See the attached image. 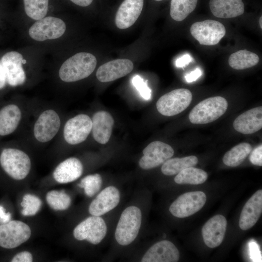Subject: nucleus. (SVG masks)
Returning a JSON list of instances; mask_svg holds the SVG:
<instances>
[{
	"label": "nucleus",
	"mask_w": 262,
	"mask_h": 262,
	"mask_svg": "<svg viewBox=\"0 0 262 262\" xmlns=\"http://www.w3.org/2000/svg\"><path fill=\"white\" fill-rule=\"evenodd\" d=\"M207 178L208 174L205 171L192 166L186 168L177 174L174 181L179 184L197 185L204 183Z\"/></svg>",
	"instance_id": "29"
},
{
	"label": "nucleus",
	"mask_w": 262,
	"mask_h": 262,
	"mask_svg": "<svg viewBox=\"0 0 262 262\" xmlns=\"http://www.w3.org/2000/svg\"><path fill=\"white\" fill-rule=\"evenodd\" d=\"M107 226L99 216H90L78 225L73 230V235L78 240H85L93 245H97L105 237Z\"/></svg>",
	"instance_id": "11"
},
{
	"label": "nucleus",
	"mask_w": 262,
	"mask_h": 262,
	"mask_svg": "<svg viewBox=\"0 0 262 262\" xmlns=\"http://www.w3.org/2000/svg\"><path fill=\"white\" fill-rule=\"evenodd\" d=\"M83 170L82 162L77 158H68L60 163L53 173L54 180L60 183H67L79 178Z\"/></svg>",
	"instance_id": "23"
},
{
	"label": "nucleus",
	"mask_w": 262,
	"mask_h": 262,
	"mask_svg": "<svg viewBox=\"0 0 262 262\" xmlns=\"http://www.w3.org/2000/svg\"><path fill=\"white\" fill-rule=\"evenodd\" d=\"M97 59L88 52H79L65 61L60 68V79L66 82H72L85 79L94 71Z\"/></svg>",
	"instance_id": "1"
},
{
	"label": "nucleus",
	"mask_w": 262,
	"mask_h": 262,
	"mask_svg": "<svg viewBox=\"0 0 262 262\" xmlns=\"http://www.w3.org/2000/svg\"><path fill=\"white\" fill-rule=\"evenodd\" d=\"M133 68V64L130 60H114L100 66L97 71L96 77L100 82H110L127 75Z\"/></svg>",
	"instance_id": "15"
},
{
	"label": "nucleus",
	"mask_w": 262,
	"mask_h": 262,
	"mask_svg": "<svg viewBox=\"0 0 262 262\" xmlns=\"http://www.w3.org/2000/svg\"><path fill=\"white\" fill-rule=\"evenodd\" d=\"M61 124V118L55 110L52 109L44 110L39 114L34 123L33 136L38 142H49L57 135Z\"/></svg>",
	"instance_id": "6"
},
{
	"label": "nucleus",
	"mask_w": 262,
	"mask_h": 262,
	"mask_svg": "<svg viewBox=\"0 0 262 262\" xmlns=\"http://www.w3.org/2000/svg\"><path fill=\"white\" fill-rule=\"evenodd\" d=\"M91 119L94 139L99 144H106L111 137L114 124L113 116L106 111H100L95 113Z\"/></svg>",
	"instance_id": "22"
},
{
	"label": "nucleus",
	"mask_w": 262,
	"mask_h": 262,
	"mask_svg": "<svg viewBox=\"0 0 262 262\" xmlns=\"http://www.w3.org/2000/svg\"><path fill=\"white\" fill-rule=\"evenodd\" d=\"M180 258L178 248L170 241L163 240L150 247L141 259L142 262H177Z\"/></svg>",
	"instance_id": "18"
},
{
	"label": "nucleus",
	"mask_w": 262,
	"mask_h": 262,
	"mask_svg": "<svg viewBox=\"0 0 262 262\" xmlns=\"http://www.w3.org/2000/svg\"><path fill=\"white\" fill-rule=\"evenodd\" d=\"M21 213L24 216H33L40 210L42 206L41 199L35 195L26 194L22 198Z\"/></svg>",
	"instance_id": "34"
},
{
	"label": "nucleus",
	"mask_w": 262,
	"mask_h": 262,
	"mask_svg": "<svg viewBox=\"0 0 262 262\" xmlns=\"http://www.w3.org/2000/svg\"><path fill=\"white\" fill-rule=\"evenodd\" d=\"M33 256L28 251H22L16 254L12 259V262H32Z\"/></svg>",
	"instance_id": "37"
},
{
	"label": "nucleus",
	"mask_w": 262,
	"mask_h": 262,
	"mask_svg": "<svg viewBox=\"0 0 262 262\" xmlns=\"http://www.w3.org/2000/svg\"><path fill=\"white\" fill-rule=\"evenodd\" d=\"M190 33L200 45L213 46L218 44L226 34V29L220 22L205 20L193 23Z\"/></svg>",
	"instance_id": "8"
},
{
	"label": "nucleus",
	"mask_w": 262,
	"mask_h": 262,
	"mask_svg": "<svg viewBox=\"0 0 262 262\" xmlns=\"http://www.w3.org/2000/svg\"><path fill=\"white\" fill-rule=\"evenodd\" d=\"M46 197L48 204L54 210H66L71 204L70 196L64 190L50 191L47 194Z\"/></svg>",
	"instance_id": "32"
},
{
	"label": "nucleus",
	"mask_w": 262,
	"mask_h": 262,
	"mask_svg": "<svg viewBox=\"0 0 262 262\" xmlns=\"http://www.w3.org/2000/svg\"><path fill=\"white\" fill-rule=\"evenodd\" d=\"M259 61V57L255 53L246 50H240L230 55L229 64L233 69L243 70L256 66Z\"/></svg>",
	"instance_id": "27"
},
{
	"label": "nucleus",
	"mask_w": 262,
	"mask_h": 262,
	"mask_svg": "<svg viewBox=\"0 0 262 262\" xmlns=\"http://www.w3.org/2000/svg\"><path fill=\"white\" fill-rule=\"evenodd\" d=\"M6 84L7 80L5 73L0 62V90L4 88Z\"/></svg>",
	"instance_id": "41"
},
{
	"label": "nucleus",
	"mask_w": 262,
	"mask_h": 262,
	"mask_svg": "<svg viewBox=\"0 0 262 262\" xmlns=\"http://www.w3.org/2000/svg\"><path fill=\"white\" fill-rule=\"evenodd\" d=\"M22 111L14 103H10L0 109V136L11 134L18 127L22 119Z\"/></svg>",
	"instance_id": "24"
},
{
	"label": "nucleus",
	"mask_w": 262,
	"mask_h": 262,
	"mask_svg": "<svg viewBox=\"0 0 262 262\" xmlns=\"http://www.w3.org/2000/svg\"><path fill=\"white\" fill-rule=\"evenodd\" d=\"M192 99L191 91L185 88L172 90L161 97L156 103V108L161 115L171 116L185 110Z\"/></svg>",
	"instance_id": "5"
},
{
	"label": "nucleus",
	"mask_w": 262,
	"mask_h": 262,
	"mask_svg": "<svg viewBox=\"0 0 262 262\" xmlns=\"http://www.w3.org/2000/svg\"><path fill=\"white\" fill-rule=\"evenodd\" d=\"M23 2L26 14L33 19L39 20L48 13L49 0H23Z\"/></svg>",
	"instance_id": "31"
},
{
	"label": "nucleus",
	"mask_w": 262,
	"mask_h": 262,
	"mask_svg": "<svg viewBox=\"0 0 262 262\" xmlns=\"http://www.w3.org/2000/svg\"><path fill=\"white\" fill-rule=\"evenodd\" d=\"M262 16H261L260 18V20H259V24H260V28L262 29Z\"/></svg>",
	"instance_id": "43"
},
{
	"label": "nucleus",
	"mask_w": 262,
	"mask_h": 262,
	"mask_svg": "<svg viewBox=\"0 0 262 262\" xmlns=\"http://www.w3.org/2000/svg\"><path fill=\"white\" fill-rule=\"evenodd\" d=\"M119 190L113 186L106 187L102 190L90 203L88 211L95 216H101L111 211L118 204L120 201Z\"/></svg>",
	"instance_id": "16"
},
{
	"label": "nucleus",
	"mask_w": 262,
	"mask_h": 262,
	"mask_svg": "<svg viewBox=\"0 0 262 262\" xmlns=\"http://www.w3.org/2000/svg\"><path fill=\"white\" fill-rule=\"evenodd\" d=\"M144 4V0H124L120 5L115 17V23L120 29L132 26L139 17Z\"/></svg>",
	"instance_id": "19"
},
{
	"label": "nucleus",
	"mask_w": 262,
	"mask_h": 262,
	"mask_svg": "<svg viewBox=\"0 0 262 262\" xmlns=\"http://www.w3.org/2000/svg\"><path fill=\"white\" fill-rule=\"evenodd\" d=\"M252 150V147L249 143H240L225 153L223 162L229 166H237L244 162Z\"/></svg>",
	"instance_id": "28"
},
{
	"label": "nucleus",
	"mask_w": 262,
	"mask_h": 262,
	"mask_svg": "<svg viewBox=\"0 0 262 262\" xmlns=\"http://www.w3.org/2000/svg\"><path fill=\"white\" fill-rule=\"evenodd\" d=\"M227 100L221 96L210 97L200 101L190 111V121L193 124H204L218 119L226 112Z\"/></svg>",
	"instance_id": "3"
},
{
	"label": "nucleus",
	"mask_w": 262,
	"mask_h": 262,
	"mask_svg": "<svg viewBox=\"0 0 262 262\" xmlns=\"http://www.w3.org/2000/svg\"><path fill=\"white\" fill-rule=\"evenodd\" d=\"M23 56L15 51L8 52L1 58V63L4 70L7 83L12 87L22 85L26 81V74L23 68Z\"/></svg>",
	"instance_id": "14"
},
{
	"label": "nucleus",
	"mask_w": 262,
	"mask_h": 262,
	"mask_svg": "<svg viewBox=\"0 0 262 262\" xmlns=\"http://www.w3.org/2000/svg\"><path fill=\"white\" fill-rule=\"evenodd\" d=\"M156 0V1H161L162 0Z\"/></svg>",
	"instance_id": "44"
},
{
	"label": "nucleus",
	"mask_w": 262,
	"mask_h": 262,
	"mask_svg": "<svg viewBox=\"0 0 262 262\" xmlns=\"http://www.w3.org/2000/svg\"><path fill=\"white\" fill-rule=\"evenodd\" d=\"M102 183L101 176L98 174L89 175L81 180L79 186L84 189L85 194L89 196H94L100 189Z\"/></svg>",
	"instance_id": "33"
},
{
	"label": "nucleus",
	"mask_w": 262,
	"mask_h": 262,
	"mask_svg": "<svg viewBox=\"0 0 262 262\" xmlns=\"http://www.w3.org/2000/svg\"><path fill=\"white\" fill-rule=\"evenodd\" d=\"M206 201V196L204 192H187L180 195L171 204L169 211L176 217H188L199 211Z\"/></svg>",
	"instance_id": "10"
},
{
	"label": "nucleus",
	"mask_w": 262,
	"mask_h": 262,
	"mask_svg": "<svg viewBox=\"0 0 262 262\" xmlns=\"http://www.w3.org/2000/svg\"><path fill=\"white\" fill-rule=\"evenodd\" d=\"M262 212V190L256 191L247 200L241 213L240 228L244 230L252 228L258 220Z\"/></svg>",
	"instance_id": "20"
},
{
	"label": "nucleus",
	"mask_w": 262,
	"mask_h": 262,
	"mask_svg": "<svg viewBox=\"0 0 262 262\" xmlns=\"http://www.w3.org/2000/svg\"><path fill=\"white\" fill-rule=\"evenodd\" d=\"M234 129L245 134H252L262 128V107L251 109L239 115L233 123Z\"/></svg>",
	"instance_id": "21"
},
{
	"label": "nucleus",
	"mask_w": 262,
	"mask_h": 262,
	"mask_svg": "<svg viewBox=\"0 0 262 262\" xmlns=\"http://www.w3.org/2000/svg\"><path fill=\"white\" fill-rule=\"evenodd\" d=\"M202 75V71L199 68L187 74L185 76V80L187 82H192L196 81Z\"/></svg>",
	"instance_id": "38"
},
{
	"label": "nucleus",
	"mask_w": 262,
	"mask_h": 262,
	"mask_svg": "<svg viewBox=\"0 0 262 262\" xmlns=\"http://www.w3.org/2000/svg\"><path fill=\"white\" fill-rule=\"evenodd\" d=\"M31 235L29 226L19 220L9 221L0 225V246L16 248L26 242Z\"/></svg>",
	"instance_id": "7"
},
{
	"label": "nucleus",
	"mask_w": 262,
	"mask_h": 262,
	"mask_svg": "<svg viewBox=\"0 0 262 262\" xmlns=\"http://www.w3.org/2000/svg\"><path fill=\"white\" fill-rule=\"evenodd\" d=\"M227 220L221 215L210 218L203 226L202 235L205 245L210 248L219 246L222 242L226 230Z\"/></svg>",
	"instance_id": "17"
},
{
	"label": "nucleus",
	"mask_w": 262,
	"mask_h": 262,
	"mask_svg": "<svg viewBox=\"0 0 262 262\" xmlns=\"http://www.w3.org/2000/svg\"><path fill=\"white\" fill-rule=\"evenodd\" d=\"M11 215L9 213H6L4 208L0 205V223L4 224L10 221Z\"/></svg>",
	"instance_id": "40"
},
{
	"label": "nucleus",
	"mask_w": 262,
	"mask_h": 262,
	"mask_svg": "<svg viewBox=\"0 0 262 262\" xmlns=\"http://www.w3.org/2000/svg\"><path fill=\"white\" fill-rule=\"evenodd\" d=\"M142 222V213L138 207L131 206L122 213L115 231V238L121 246L131 244L136 238Z\"/></svg>",
	"instance_id": "4"
},
{
	"label": "nucleus",
	"mask_w": 262,
	"mask_h": 262,
	"mask_svg": "<svg viewBox=\"0 0 262 262\" xmlns=\"http://www.w3.org/2000/svg\"><path fill=\"white\" fill-rule=\"evenodd\" d=\"M174 153V149L170 145L161 141H154L143 150L144 155L140 159L139 165L143 169H152L171 158Z\"/></svg>",
	"instance_id": "13"
},
{
	"label": "nucleus",
	"mask_w": 262,
	"mask_h": 262,
	"mask_svg": "<svg viewBox=\"0 0 262 262\" xmlns=\"http://www.w3.org/2000/svg\"><path fill=\"white\" fill-rule=\"evenodd\" d=\"M0 164L6 174L16 180L26 178L31 169V161L28 155L14 147H6L2 150Z\"/></svg>",
	"instance_id": "2"
},
{
	"label": "nucleus",
	"mask_w": 262,
	"mask_h": 262,
	"mask_svg": "<svg viewBox=\"0 0 262 262\" xmlns=\"http://www.w3.org/2000/svg\"><path fill=\"white\" fill-rule=\"evenodd\" d=\"M91 118L87 115L79 114L65 123L63 136L68 144L75 145L84 141L92 131Z\"/></svg>",
	"instance_id": "12"
},
{
	"label": "nucleus",
	"mask_w": 262,
	"mask_h": 262,
	"mask_svg": "<svg viewBox=\"0 0 262 262\" xmlns=\"http://www.w3.org/2000/svg\"><path fill=\"white\" fill-rule=\"evenodd\" d=\"M71 1L75 3V4L82 6V7H86L90 4H91V3L93 1V0H70Z\"/></svg>",
	"instance_id": "42"
},
{
	"label": "nucleus",
	"mask_w": 262,
	"mask_h": 262,
	"mask_svg": "<svg viewBox=\"0 0 262 262\" xmlns=\"http://www.w3.org/2000/svg\"><path fill=\"white\" fill-rule=\"evenodd\" d=\"M249 160L254 165L262 166V145L261 144L250 153Z\"/></svg>",
	"instance_id": "36"
},
{
	"label": "nucleus",
	"mask_w": 262,
	"mask_h": 262,
	"mask_svg": "<svg viewBox=\"0 0 262 262\" xmlns=\"http://www.w3.org/2000/svg\"><path fill=\"white\" fill-rule=\"evenodd\" d=\"M197 163L198 159L194 155L169 159L163 164L161 171L165 175L173 176L186 168L195 166Z\"/></svg>",
	"instance_id": "26"
},
{
	"label": "nucleus",
	"mask_w": 262,
	"mask_h": 262,
	"mask_svg": "<svg viewBox=\"0 0 262 262\" xmlns=\"http://www.w3.org/2000/svg\"><path fill=\"white\" fill-rule=\"evenodd\" d=\"M66 25L60 18L53 16L44 17L37 20L29 29V34L38 41L55 39L65 33Z\"/></svg>",
	"instance_id": "9"
},
{
	"label": "nucleus",
	"mask_w": 262,
	"mask_h": 262,
	"mask_svg": "<svg viewBox=\"0 0 262 262\" xmlns=\"http://www.w3.org/2000/svg\"><path fill=\"white\" fill-rule=\"evenodd\" d=\"M131 82L144 99L147 100L151 98V90L148 86L147 81L136 75L132 78Z\"/></svg>",
	"instance_id": "35"
},
{
	"label": "nucleus",
	"mask_w": 262,
	"mask_h": 262,
	"mask_svg": "<svg viewBox=\"0 0 262 262\" xmlns=\"http://www.w3.org/2000/svg\"><path fill=\"white\" fill-rule=\"evenodd\" d=\"M209 6L212 14L222 18L237 17L245 10L242 0H210Z\"/></svg>",
	"instance_id": "25"
},
{
	"label": "nucleus",
	"mask_w": 262,
	"mask_h": 262,
	"mask_svg": "<svg viewBox=\"0 0 262 262\" xmlns=\"http://www.w3.org/2000/svg\"><path fill=\"white\" fill-rule=\"evenodd\" d=\"M192 60V58L190 55L185 54L176 60L175 65L178 67H183L188 65Z\"/></svg>",
	"instance_id": "39"
},
{
	"label": "nucleus",
	"mask_w": 262,
	"mask_h": 262,
	"mask_svg": "<svg viewBox=\"0 0 262 262\" xmlns=\"http://www.w3.org/2000/svg\"><path fill=\"white\" fill-rule=\"evenodd\" d=\"M197 0H171L170 16L175 21L185 19L195 9Z\"/></svg>",
	"instance_id": "30"
}]
</instances>
